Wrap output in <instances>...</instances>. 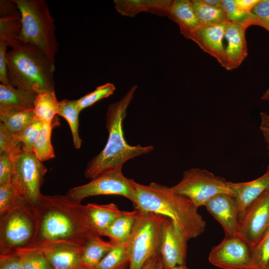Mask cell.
<instances>
[{"label": "cell", "instance_id": "cell-1", "mask_svg": "<svg viewBox=\"0 0 269 269\" xmlns=\"http://www.w3.org/2000/svg\"><path fill=\"white\" fill-rule=\"evenodd\" d=\"M82 206L67 195H42L35 209L37 230L29 249L59 244L84 247L98 234L86 223Z\"/></svg>", "mask_w": 269, "mask_h": 269}, {"label": "cell", "instance_id": "cell-2", "mask_svg": "<svg viewBox=\"0 0 269 269\" xmlns=\"http://www.w3.org/2000/svg\"><path fill=\"white\" fill-rule=\"evenodd\" d=\"M132 202L134 209L161 215L170 218L188 240L205 230L206 222L198 208L187 197L176 193L170 187L155 182L148 185L134 181Z\"/></svg>", "mask_w": 269, "mask_h": 269}, {"label": "cell", "instance_id": "cell-3", "mask_svg": "<svg viewBox=\"0 0 269 269\" xmlns=\"http://www.w3.org/2000/svg\"><path fill=\"white\" fill-rule=\"evenodd\" d=\"M137 88L136 85L133 86L121 100L109 106L106 113L108 139L101 152L87 163L84 171L86 178L91 180L111 171L122 170L128 160L153 150L151 145H130L124 137L123 122Z\"/></svg>", "mask_w": 269, "mask_h": 269}, {"label": "cell", "instance_id": "cell-4", "mask_svg": "<svg viewBox=\"0 0 269 269\" xmlns=\"http://www.w3.org/2000/svg\"><path fill=\"white\" fill-rule=\"evenodd\" d=\"M6 52L9 84L37 94L55 92L54 63L36 46L20 41Z\"/></svg>", "mask_w": 269, "mask_h": 269}, {"label": "cell", "instance_id": "cell-5", "mask_svg": "<svg viewBox=\"0 0 269 269\" xmlns=\"http://www.w3.org/2000/svg\"><path fill=\"white\" fill-rule=\"evenodd\" d=\"M36 230L35 209L17 194L11 206L0 215V255L30 249Z\"/></svg>", "mask_w": 269, "mask_h": 269}, {"label": "cell", "instance_id": "cell-6", "mask_svg": "<svg viewBox=\"0 0 269 269\" xmlns=\"http://www.w3.org/2000/svg\"><path fill=\"white\" fill-rule=\"evenodd\" d=\"M22 18L20 40L39 49L55 63L59 44L54 19L45 0H13Z\"/></svg>", "mask_w": 269, "mask_h": 269}, {"label": "cell", "instance_id": "cell-7", "mask_svg": "<svg viewBox=\"0 0 269 269\" xmlns=\"http://www.w3.org/2000/svg\"><path fill=\"white\" fill-rule=\"evenodd\" d=\"M136 210L137 216L127 241L130 259L129 269H142L150 259L159 255L161 228L166 217Z\"/></svg>", "mask_w": 269, "mask_h": 269}, {"label": "cell", "instance_id": "cell-8", "mask_svg": "<svg viewBox=\"0 0 269 269\" xmlns=\"http://www.w3.org/2000/svg\"><path fill=\"white\" fill-rule=\"evenodd\" d=\"M13 171L10 183L17 194L35 209L40 197V187L47 169L33 152L22 150L11 157Z\"/></svg>", "mask_w": 269, "mask_h": 269}, {"label": "cell", "instance_id": "cell-9", "mask_svg": "<svg viewBox=\"0 0 269 269\" xmlns=\"http://www.w3.org/2000/svg\"><path fill=\"white\" fill-rule=\"evenodd\" d=\"M174 192L189 198L198 208L221 193H230L228 181L212 172L192 167L183 172L181 180L170 187Z\"/></svg>", "mask_w": 269, "mask_h": 269}, {"label": "cell", "instance_id": "cell-10", "mask_svg": "<svg viewBox=\"0 0 269 269\" xmlns=\"http://www.w3.org/2000/svg\"><path fill=\"white\" fill-rule=\"evenodd\" d=\"M134 181L124 176L122 170L111 171L91 180L85 184L70 189L67 195L81 202L84 198L100 195L124 196L132 202L134 198Z\"/></svg>", "mask_w": 269, "mask_h": 269}, {"label": "cell", "instance_id": "cell-11", "mask_svg": "<svg viewBox=\"0 0 269 269\" xmlns=\"http://www.w3.org/2000/svg\"><path fill=\"white\" fill-rule=\"evenodd\" d=\"M269 229V190L247 209L239 221L238 236L252 249Z\"/></svg>", "mask_w": 269, "mask_h": 269}, {"label": "cell", "instance_id": "cell-12", "mask_svg": "<svg viewBox=\"0 0 269 269\" xmlns=\"http://www.w3.org/2000/svg\"><path fill=\"white\" fill-rule=\"evenodd\" d=\"M210 263L223 269H251V248L238 236L226 237L213 247Z\"/></svg>", "mask_w": 269, "mask_h": 269}, {"label": "cell", "instance_id": "cell-13", "mask_svg": "<svg viewBox=\"0 0 269 269\" xmlns=\"http://www.w3.org/2000/svg\"><path fill=\"white\" fill-rule=\"evenodd\" d=\"M187 241L173 221L166 217L161 226L159 245L163 269L186 265Z\"/></svg>", "mask_w": 269, "mask_h": 269}, {"label": "cell", "instance_id": "cell-14", "mask_svg": "<svg viewBox=\"0 0 269 269\" xmlns=\"http://www.w3.org/2000/svg\"><path fill=\"white\" fill-rule=\"evenodd\" d=\"M204 206L221 225L226 237L238 236L239 210L235 197L230 193H221L210 199Z\"/></svg>", "mask_w": 269, "mask_h": 269}, {"label": "cell", "instance_id": "cell-15", "mask_svg": "<svg viewBox=\"0 0 269 269\" xmlns=\"http://www.w3.org/2000/svg\"><path fill=\"white\" fill-rule=\"evenodd\" d=\"M227 21L214 25L200 24L187 37V39L196 43L204 51L216 58L223 67L225 53L223 40Z\"/></svg>", "mask_w": 269, "mask_h": 269}, {"label": "cell", "instance_id": "cell-16", "mask_svg": "<svg viewBox=\"0 0 269 269\" xmlns=\"http://www.w3.org/2000/svg\"><path fill=\"white\" fill-rule=\"evenodd\" d=\"M231 194L236 199L239 210V221L248 207L260 196L269 190V165L261 176L250 181H228Z\"/></svg>", "mask_w": 269, "mask_h": 269}, {"label": "cell", "instance_id": "cell-17", "mask_svg": "<svg viewBox=\"0 0 269 269\" xmlns=\"http://www.w3.org/2000/svg\"><path fill=\"white\" fill-rule=\"evenodd\" d=\"M37 249L44 255L52 269H87L82 264L83 246L59 244Z\"/></svg>", "mask_w": 269, "mask_h": 269}, {"label": "cell", "instance_id": "cell-18", "mask_svg": "<svg viewBox=\"0 0 269 269\" xmlns=\"http://www.w3.org/2000/svg\"><path fill=\"white\" fill-rule=\"evenodd\" d=\"M246 29L242 26L228 20L226 24L224 38L227 42V46L225 49L224 67L227 70L238 68L248 55L245 36Z\"/></svg>", "mask_w": 269, "mask_h": 269}, {"label": "cell", "instance_id": "cell-19", "mask_svg": "<svg viewBox=\"0 0 269 269\" xmlns=\"http://www.w3.org/2000/svg\"><path fill=\"white\" fill-rule=\"evenodd\" d=\"M21 12L13 0H0V40L13 47L21 41Z\"/></svg>", "mask_w": 269, "mask_h": 269}, {"label": "cell", "instance_id": "cell-20", "mask_svg": "<svg viewBox=\"0 0 269 269\" xmlns=\"http://www.w3.org/2000/svg\"><path fill=\"white\" fill-rule=\"evenodd\" d=\"M82 210L88 226L100 236L123 211L114 203H89L83 205Z\"/></svg>", "mask_w": 269, "mask_h": 269}, {"label": "cell", "instance_id": "cell-21", "mask_svg": "<svg viewBox=\"0 0 269 269\" xmlns=\"http://www.w3.org/2000/svg\"><path fill=\"white\" fill-rule=\"evenodd\" d=\"M173 0H115L116 9L122 15L134 17L141 12L158 16H167Z\"/></svg>", "mask_w": 269, "mask_h": 269}, {"label": "cell", "instance_id": "cell-22", "mask_svg": "<svg viewBox=\"0 0 269 269\" xmlns=\"http://www.w3.org/2000/svg\"><path fill=\"white\" fill-rule=\"evenodd\" d=\"M168 17L178 25L181 34L186 38L200 25L191 0H173Z\"/></svg>", "mask_w": 269, "mask_h": 269}, {"label": "cell", "instance_id": "cell-23", "mask_svg": "<svg viewBox=\"0 0 269 269\" xmlns=\"http://www.w3.org/2000/svg\"><path fill=\"white\" fill-rule=\"evenodd\" d=\"M37 94L17 88L11 84H0V106L33 111Z\"/></svg>", "mask_w": 269, "mask_h": 269}, {"label": "cell", "instance_id": "cell-24", "mask_svg": "<svg viewBox=\"0 0 269 269\" xmlns=\"http://www.w3.org/2000/svg\"><path fill=\"white\" fill-rule=\"evenodd\" d=\"M137 211H123L105 231L102 236L107 237L114 245L127 242L134 224Z\"/></svg>", "mask_w": 269, "mask_h": 269}, {"label": "cell", "instance_id": "cell-25", "mask_svg": "<svg viewBox=\"0 0 269 269\" xmlns=\"http://www.w3.org/2000/svg\"><path fill=\"white\" fill-rule=\"evenodd\" d=\"M114 244L106 241L97 235L93 237L84 246L82 264L87 269H94L105 256L113 249Z\"/></svg>", "mask_w": 269, "mask_h": 269}, {"label": "cell", "instance_id": "cell-26", "mask_svg": "<svg viewBox=\"0 0 269 269\" xmlns=\"http://www.w3.org/2000/svg\"><path fill=\"white\" fill-rule=\"evenodd\" d=\"M35 118L33 111L0 106V121L10 132L16 134Z\"/></svg>", "mask_w": 269, "mask_h": 269}, {"label": "cell", "instance_id": "cell-27", "mask_svg": "<svg viewBox=\"0 0 269 269\" xmlns=\"http://www.w3.org/2000/svg\"><path fill=\"white\" fill-rule=\"evenodd\" d=\"M58 106L55 92L38 94L33 109L35 117L43 123H52L57 115Z\"/></svg>", "mask_w": 269, "mask_h": 269}, {"label": "cell", "instance_id": "cell-28", "mask_svg": "<svg viewBox=\"0 0 269 269\" xmlns=\"http://www.w3.org/2000/svg\"><path fill=\"white\" fill-rule=\"evenodd\" d=\"M80 111L77 100L65 99L59 102L57 115L64 118L68 122L72 133L74 146L80 148L82 144L79 133V115Z\"/></svg>", "mask_w": 269, "mask_h": 269}, {"label": "cell", "instance_id": "cell-29", "mask_svg": "<svg viewBox=\"0 0 269 269\" xmlns=\"http://www.w3.org/2000/svg\"><path fill=\"white\" fill-rule=\"evenodd\" d=\"M191 2L200 24L214 25L227 21L221 6L209 5L203 0H191Z\"/></svg>", "mask_w": 269, "mask_h": 269}, {"label": "cell", "instance_id": "cell-30", "mask_svg": "<svg viewBox=\"0 0 269 269\" xmlns=\"http://www.w3.org/2000/svg\"><path fill=\"white\" fill-rule=\"evenodd\" d=\"M130 263L127 242L114 245L95 269H127Z\"/></svg>", "mask_w": 269, "mask_h": 269}, {"label": "cell", "instance_id": "cell-31", "mask_svg": "<svg viewBox=\"0 0 269 269\" xmlns=\"http://www.w3.org/2000/svg\"><path fill=\"white\" fill-rule=\"evenodd\" d=\"M52 123H43L34 143L33 152L41 162L55 157L51 140Z\"/></svg>", "mask_w": 269, "mask_h": 269}, {"label": "cell", "instance_id": "cell-32", "mask_svg": "<svg viewBox=\"0 0 269 269\" xmlns=\"http://www.w3.org/2000/svg\"><path fill=\"white\" fill-rule=\"evenodd\" d=\"M221 7L227 20L237 23L246 29L255 25L254 13L240 9L236 5L234 0H222Z\"/></svg>", "mask_w": 269, "mask_h": 269}, {"label": "cell", "instance_id": "cell-33", "mask_svg": "<svg viewBox=\"0 0 269 269\" xmlns=\"http://www.w3.org/2000/svg\"><path fill=\"white\" fill-rule=\"evenodd\" d=\"M269 262V229L251 249V269H266Z\"/></svg>", "mask_w": 269, "mask_h": 269}, {"label": "cell", "instance_id": "cell-34", "mask_svg": "<svg viewBox=\"0 0 269 269\" xmlns=\"http://www.w3.org/2000/svg\"><path fill=\"white\" fill-rule=\"evenodd\" d=\"M16 253L20 257L21 269H52L44 255L38 249H27Z\"/></svg>", "mask_w": 269, "mask_h": 269}, {"label": "cell", "instance_id": "cell-35", "mask_svg": "<svg viewBox=\"0 0 269 269\" xmlns=\"http://www.w3.org/2000/svg\"><path fill=\"white\" fill-rule=\"evenodd\" d=\"M116 90L115 85L111 83H107L97 87L93 91L88 93L77 100L79 110L83 109L92 106L98 101L112 95Z\"/></svg>", "mask_w": 269, "mask_h": 269}, {"label": "cell", "instance_id": "cell-36", "mask_svg": "<svg viewBox=\"0 0 269 269\" xmlns=\"http://www.w3.org/2000/svg\"><path fill=\"white\" fill-rule=\"evenodd\" d=\"M43 124L41 121L35 117L31 123L15 134L23 150L33 152L36 138Z\"/></svg>", "mask_w": 269, "mask_h": 269}, {"label": "cell", "instance_id": "cell-37", "mask_svg": "<svg viewBox=\"0 0 269 269\" xmlns=\"http://www.w3.org/2000/svg\"><path fill=\"white\" fill-rule=\"evenodd\" d=\"M22 150L21 144L16 134L0 123V154L6 153L12 157Z\"/></svg>", "mask_w": 269, "mask_h": 269}, {"label": "cell", "instance_id": "cell-38", "mask_svg": "<svg viewBox=\"0 0 269 269\" xmlns=\"http://www.w3.org/2000/svg\"><path fill=\"white\" fill-rule=\"evenodd\" d=\"M251 12L255 17V25L269 31V0H260Z\"/></svg>", "mask_w": 269, "mask_h": 269}, {"label": "cell", "instance_id": "cell-39", "mask_svg": "<svg viewBox=\"0 0 269 269\" xmlns=\"http://www.w3.org/2000/svg\"><path fill=\"white\" fill-rule=\"evenodd\" d=\"M17 196L16 191L11 183L0 186V215L11 206Z\"/></svg>", "mask_w": 269, "mask_h": 269}, {"label": "cell", "instance_id": "cell-40", "mask_svg": "<svg viewBox=\"0 0 269 269\" xmlns=\"http://www.w3.org/2000/svg\"><path fill=\"white\" fill-rule=\"evenodd\" d=\"M13 171V162L8 154H0V186L10 183Z\"/></svg>", "mask_w": 269, "mask_h": 269}, {"label": "cell", "instance_id": "cell-41", "mask_svg": "<svg viewBox=\"0 0 269 269\" xmlns=\"http://www.w3.org/2000/svg\"><path fill=\"white\" fill-rule=\"evenodd\" d=\"M0 269H21L19 255L16 253L0 255Z\"/></svg>", "mask_w": 269, "mask_h": 269}, {"label": "cell", "instance_id": "cell-42", "mask_svg": "<svg viewBox=\"0 0 269 269\" xmlns=\"http://www.w3.org/2000/svg\"><path fill=\"white\" fill-rule=\"evenodd\" d=\"M8 45L0 40V81L1 84L9 85L7 74L6 52Z\"/></svg>", "mask_w": 269, "mask_h": 269}, {"label": "cell", "instance_id": "cell-43", "mask_svg": "<svg viewBox=\"0 0 269 269\" xmlns=\"http://www.w3.org/2000/svg\"><path fill=\"white\" fill-rule=\"evenodd\" d=\"M260 118L259 129L269 150V115L265 112H261Z\"/></svg>", "mask_w": 269, "mask_h": 269}, {"label": "cell", "instance_id": "cell-44", "mask_svg": "<svg viewBox=\"0 0 269 269\" xmlns=\"http://www.w3.org/2000/svg\"><path fill=\"white\" fill-rule=\"evenodd\" d=\"M260 0H234L237 6L241 10L251 12Z\"/></svg>", "mask_w": 269, "mask_h": 269}, {"label": "cell", "instance_id": "cell-45", "mask_svg": "<svg viewBox=\"0 0 269 269\" xmlns=\"http://www.w3.org/2000/svg\"><path fill=\"white\" fill-rule=\"evenodd\" d=\"M159 256L158 255L150 259L142 269H157Z\"/></svg>", "mask_w": 269, "mask_h": 269}, {"label": "cell", "instance_id": "cell-46", "mask_svg": "<svg viewBox=\"0 0 269 269\" xmlns=\"http://www.w3.org/2000/svg\"><path fill=\"white\" fill-rule=\"evenodd\" d=\"M203 1L211 5L214 6H221L222 0H203Z\"/></svg>", "mask_w": 269, "mask_h": 269}, {"label": "cell", "instance_id": "cell-47", "mask_svg": "<svg viewBox=\"0 0 269 269\" xmlns=\"http://www.w3.org/2000/svg\"><path fill=\"white\" fill-rule=\"evenodd\" d=\"M261 99L262 100L269 101V88L263 94L262 96L261 97Z\"/></svg>", "mask_w": 269, "mask_h": 269}, {"label": "cell", "instance_id": "cell-48", "mask_svg": "<svg viewBox=\"0 0 269 269\" xmlns=\"http://www.w3.org/2000/svg\"><path fill=\"white\" fill-rule=\"evenodd\" d=\"M166 269H189L186 265L176 266Z\"/></svg>", "mask_w": 269, "mask_h": 269}, {"label": "cell", "instance_id": "cell-49", "mask_svg": "<svg viewBox=\"0 0 269 269\" xmlns=\"http://www.w3.org/2000/svg\"><path fill=\"white\" fill-rule=\"evenodd\" d=\"M157 269H163L162 263L160 257L159 256Z\"/></svg>", "mask_w": 269, "mask_h": 269}, {"label": "cell", "instance_id": "cell-50", "mask_svg": "<svg viewBox=\"0 0 269 269\" xmlns=\"http://www.w3.org/2000/svg\"><path fill=\"white\" fill-rule=\"evenodd\" d=\"M266 269H269V262L267 266V267H266Z\"/></svg>", "mask_w": 269, "mask_h": 269}, {"label": "cell", "instance_id": "cell-51", "mask_svg": "<svg viewBox=\"0 0 269 269\" xmlns=\"http://www.w3.org/2000/svg\"></svg>", "mask_w": 269, "mask_h": 269}]
</instances>
